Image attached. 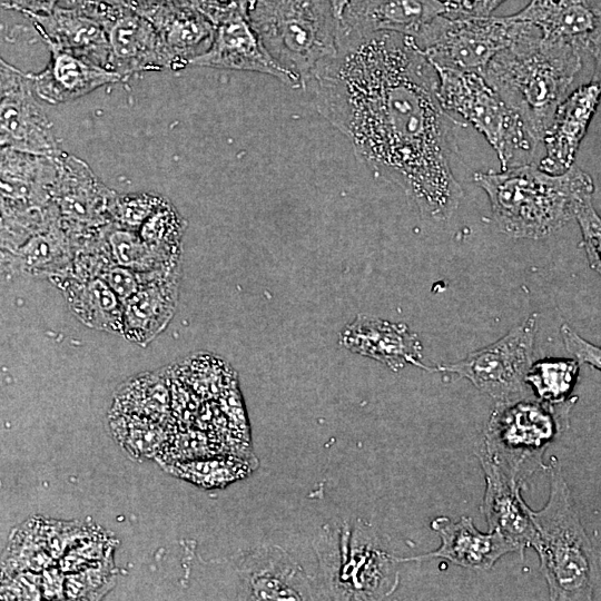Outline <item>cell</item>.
<instances>
[{
  "mask_svg": "<svg viewBox=\"0 0 601 601\" xmlns=\"http://www.w3.org/2000/svg\"><path fill=\"white\" fill-rule=\"evenodd\" d=\"M137 233L149 244L178 254L184 220L176 208L165 199Z\"/></svg>",
  "mask_w": 601,
  "mask_h": 601,
  "instance_id": "obj_31",
  "label": "cell"
},
{
  "mask_svg": "<svg viewBox=\"0 0 601 601\" xmlns=\"http://www.w3.org/2000/svg\"><path fill=\"white\" fill-rule=\"evenodd\" d=\"M166 470L203 489H220L248 476L254 466L236 454H213L170 463Z\"/></svg>",
  "mask_w": 601,
  "mask_h": 601,
  "instance_id": "obj_29",
  "label": "cell"
},
{
  "mask_svg": "<svg viewBox=\"0 0 601 601\" xmlns=\"http://www.w3.org/2000/svg\"><path fill=\"white\" fill-rule=\"evenodd\" d=\"M549 497L538 511L530 508L535 528L532 546L540 559L549 598L555 601L592 600L598 579V559L555 456L546 466Z\"/></svg>",
  "mask_w": 601,
  "mask_h": 601,
  "instance_id": "obj_4",
  "label": "cell"
},
{
  "mask_svg": "<svg viewBox=\"0 0 601 601\" xmlns=\"http://www.w3.org/2000/svg\"><path fill=\"white\" fill-rule=\"evenodd\" d=\"M577 398L558 404L535 396L496 402L476 455L485 457L523 486L533 473L546 470L544 453L568 427Z\"/></svg>",
  "mask_w": 601,
  "mask_h": 601,
  "instance_id": "obj_6",
  "label": "cell"
},
{
  "mask_svg": "<svg viewBox=\"0 0 601 601\" xmlns=\"http://www.w3.org/2000/svg\"><path fill=\"white\" fill-rule=\"evenodd\" d=\"M246 16L272 57L306 88L338 50V21L331 0H247Z\"/></svg>",
  "mask_w": 601,
  "mask_h": 601,
  "instance_id": "obj_5",
  "label": "cell"
},
{
  "mask_svg": "<svg viewBox=\"0 0 601 601\" xmlns=\"http://www.w3.org/2000/svg\"><path fill=\"white\" fill-rule=\"evenodd\" d=\"M189 66L259 72L302 88L300 80L272 57L244 13L217 24L210 47Z\"/></svg>",
  "mask_w": 601,
  "mask_h": 601,
  "instance_id": "obj_14",
  "label": "cell"
},
{
  "mask_svg": "<svg viewBox=\"0 0 601 601\" xmlns=\"http://www.w3.org/2000/svg\"><path fill=\"white\" fill-rule=\"evenodd\" d=\"M446 11L437 0H351L338 21V43L382 31L415 37Z\"/></svg>",
  "mask_w": 601,
  "mask_h": 601,
  "instance_id": "obj_16",
  "label": "cell"
},
{
  "mask_svg": "<svg viewBox=\"0 0 601 601\" xmlns=\"http://www.w3.org/2000/svg\"><path fill=\"white\" fill-rule=\"evenodd\" d=\"M538 314L533 313L497 341L433 371L469 380L496 402L525 396V376L533 363Z\"/></svg>",
  "mask_w": 601,
  "mask_h": 601,
  "instance_id": "obj_9",
  "label": "cell"
},
{
  "mask_svg": "<svg viewBox=\"0 0 601 601\" xmlns=\"http://www.w3.org/2000/svg\"><path fill=\"white\" fill-rule=\"evenodd\" d=\"M79 9L102 26L109 43L108 69L124 81L139 72L168 69L155 27L121 0L88 1Z\"/></svg>",
  "mask_w": 601,
  "mask_h": 601,
  "instance_id": "obj_10",
  "label": "cell"
},
{
  "mask_svg": "<svg viewBox=\"0 0 601 601\" xmlns=\"http://www.w3.org/2000/svg\"><path fill=\"white\" fill-rule=\"evenodd\" d=\"M58 171V157L1 147L2 219L26 218L51 208Z\"/></svg>",
  "mask_w": 601,
  "mask_h": 601,
  "instance_id": "obj_12",
  "label": "cell"
},
{
  "mask_svg": "<svg viewBox=\"0 0 601 601\" xmlns=\"http://www.w3.org/2000/svg\"><path fill=\"white\" fill-rule=\"evenodd\" d=\"M506 0H462L460 11L477 16H490Z\"/></svg>",
  "mask_w": 601,
  "mask_h": 601,
  "instance_id": "obj_37",
  "label": "cell"
},
{
  "mask_svg": "<svg viewBox=\"0 0 601 601\" xmlns=\"http://www.w3.org/2000/svg\"><path fill=\"white\" fill-rule=\"evenodd\" d=\"M245 599L304 600L307 580L302 569L283 550L263 549L240 564Z\"/></svg>",
  "mask_w": 601,
  "mask_h": 601,
  "instance_id": "obj_24",
  "label": "cell"
},
{
  "mask_svg": "<svg viewBox=\"0 0 601 601\" xmlns=\"http://www.w3.org/2000/svg\"><path fill=\"white\" fill-rule=\"evenodd\" d=\"M521 23L511 16L446 11L427 22L413 38L434 67L481 72L511 45Z\"/></svg>",
  "mask_w": 601,
  "mask_h": 601,
  "instance_id": "obj_8",
  "label": "cell"
},
{
  "mask_svg": "<svg viewBox=\"0 0 601 601\" xmlns=\"http://www.w3.org/2000/svg\"><path fill=\"white\" fill-rule=\"evenodd\" d=\"M431 528L440 536V546L417 556L397 558L398 562L444 559L465 569L485 571L505 554L518 553L516 548L500 533L481 532L469 516L457 521L437 516L431 522Z\"/></svg>",
  "mask_w": 601,
  "mask_h": 601,
  "instance_id": "obj_18",
  "label": "cell"
},
{
  "mask_svg": "<svg viewBox=\"0 0 601 601\" xmlns=\"http://www.w3.org/2000/svg\"><path fill=\"white\" fill-rule=\"evenodd\" d=\"M477 457L485 479L481 512L489 530L500 533L523 558L524 551L532 546L535 528L530 515V506L521 494L522 485L485 457Z\"/></svg>",
  "mask_w": 601,
  "mask_h": 601,
  "instance_id": "obj_20",
  "label": "cell"
},
{
  "mask_svg": "<svg viewBox=\"0 0 601 601\" xmlns=\"http://www.w3.org/2000/svg\"><path fill=\"white\" fill-rule=\"evenodd\" d=\"M59 3L60 0H9L8 2H3L2 7L28 16L48 13L58 7Z\"/></svg>",
  "mask_w": 601,
  "mask_h": 601,
  "instance_id": "obj_35",
  "label": "cell"
},
{
  "mask_svg": "<svg viewBox=\"0 0 601 601\" xmlns=\"http://www.w3.org/2000/svg\"><path fill=\"white\" fill-rule=\"evenodd\" d=\"M138 13L157 30L170 70L188 67L213 42L216 26L183 0H152Z\"/></svg>",
  "mask_w": 601,
  "mask_h": 601,
  "instance_id": "obj_15",
  "label": "cell"
},
{
  "mask_svg": "<svg viewBox=\"0 0 601 601\" xmlns=\"http://www.w3.org/2000/svg\"><path fill=\"white\" fill-rule=\"evenodd\" d=\"M585 52L593 59V73L591 80L601 86V14L585 43Z\"/></svg>",
  "mask_w": 601,
  "mask_h": 601,
  "instance_id": "obj_36",
  "label": "cell"
},
{
  "mask_svg": "<svg viewBox=\"0 0 601 601\" xmlns=\"http://www.w3.org/2000/svg\"><path fill=\"white\" fill-rule=\"evenodd\" d=\"M437 86L413 37L382 31L339 42L306 88L362 164L441 221L457 209L463 189L451 168L455 122Z\"/></svg>",
  "mask_w": 601,
  "mask_h": 601,
  "instance_id": "obj_1",
  "label": "cell"
},
{
  "mask_svg": "<svg viewBox=\"0 0 601 601\" xmlns=\"http://www.w3.org/2000/svg\"><path fill=\"white\" fill-rule=\"evenodd\" d=\"M31 73L0 59V146L58 157L63 151L37 100Z\"/></svg>",
  "mask_w": 601,
  "mask_h": 601,
  "instance_id": "obj_11",
  "label": "cell"
},
{
  "mask_svg": "<svg viewBox=\"0 0 601 601\" xmlns=\"http://www.w3.org/2000/svg\"><path fill=\"white\" fill-rule=\"evenodd\" d=\"M106 230L110 258L135 272L148 273L178 266V254L146 242L137 231L110 223Z\"/></svg>",
  "mask_w": 601,
  "mask_h": 601,
  "instance_id": "obj_28",
  "label": "cell"
},
{
  "mask_svg": "<svg viewBox=\"0 0 601 601\" xmlns=\"http://www.w3.org/2000/svg\"><path fill=\"white\" fill-rule=\"evenodd\" d=\"M349 1L351 0H331L332 4L334 7V10H335L336 14L338 16V18H341L344 8L346 7V4Z\"/></svg>",
  "mask_w": 601,
  "mask_h": 601,
  "instance_id": "obj_39",
  "label": "cell"
},
{
  "mask_svg": "<svg viewBox=\"0 0 601 601\" xmlns=\"http://www.w3.org/2000/svg\"><path fill=\"white\" fill-rule=\"evenodd\" d=\"M580 363L573 357H546L532 363L525 383L534 396L558 404L570 398L578 381Z\"/></svg>",
  "mask_w": 601,
  "mask_h": 601,
  "instance_id": "obj_30",
  "label": "cell"
},
{
  "mask_svg": "<svg viewBox=\"0 0 601 601\" xmlns=\"http://www.w3.org/2000/svg\"><path fill=\"white\" fill-rule=\"evenodd\" d=\"M434 68L442 107L469 121L486 139L497 155L501 169L514 166L516 156L533 148L535 141L521 118L481 72Z\"/></svg>",
  "mask_w": 601,
  "mask_h": 601,
  "instance_id": "obj_7",
  "label": "cell"
},
{
  "mask_svg": "<svg viewBox=\"0 0 601 601\" xmlns=\"http://www.w3.org/2000/svg\"><path fill=\"white\" fill-rule=\"evenodd\" d=\"M60 286L76 316L91 328L121 334L124 300L100 277H61Z\"/></svg>",
  "mask_w": 601,
  "mask_h": 601,
  "instance_id": "obj_26",
  "label": "cell"
},
{
  "mask_svg": "<svg viewBox=\"0 0 601 601\" xmlns=\"http://www.w3.org/2000/svg\"><path fill=\"white\" fill-rule=\"evenodd\" d=\"M601 86L592 80L571 91L559 106L543 137L545 155L539 167L549 174H562L573 165L580 144L597 111Z\"/></svg>",
  "mask_w": 601,
  "mask_h": 601,
  "instance_id": "obj_19",
  "label": "cell"
},
{
  "mask_svg": "<svg viewBox=\"0 0 601 601\" xmlns=\"http://www.w3.org/2000/svg\"><path fill=\"white\" fill-rule=\"evenodd\" d=\"M511 17L533 23L546 37L571 41L584 52L598 18L590 0H531Z\"/></svg>",
  "mask_w": 601,
  "mask_h": 601,
  "instance_id": "obj_25",
  "label": "cell"
},
{
  "mask_svg": "<svg viewBox=\"0 0 601 601\" xmlns=\"http://www.w3.org/2000/svg\"><path fill=\"white\" fill-rule=\"evenodd\" d=\"M560 334L571 357L601 372V345L584 339L566 323L561 325Z\"/></svg>",
  "mask_w": 601,
  "mask_h": 601,
  "instance_id": "obj_34",
  "label": "cell"
},
{
  "mask_svg": "<svg viewBox=\"0 0 601 601\" xmlns=\"http://www.w3.org/2000/svg\"><path fill=\"white\" fill-rule=\"evenodd\" d=\"M521 27L509 47L481 71L521 118L529 136L542 141L582 66L578 45L546 37L533 23Z\"/></svg>",
  "mask_w": 601,
  "mask_h": 601,
  "instance_id": "obj_2",
  "label": "cell"
},
{
  "mask_svg": "<svg viewBox=\"0 0 601 601\" xmlns=\"http://www.w3.org/2000/svg\"><path fill=\"white\" fill-rule=\"evenodd\" d=\"M581 230V246L590 267L601 276V216L592 204V196L584 198L577 208L575 217Z\"/></svg>",
  "mask_w": 601,
  "mask_h": 601,
  "instance_id": "obj_33",
  "label": "cell"
},
{
  "mask_svg": "<svg viewBox=\"0 0 601 601\" xmlns=\"http://www.w3.org/2000/svg\"><path fill=\"white\" fill-rule=\"evenodd\" d=\"M164 200V197L150 193L116 194L110 210L111 223L138 231Z\"/></svg>",
  "mask_w": 601,
  "mask_h": 601,
  "instance_id": "obj_32",
  "label": "cell"
},
{
  "mask_svg": "<svg viewBox=\"0 0 601 601\" xmlns=\"http://www.w3.org/2000/svg\"><path fill=\"white\" fill-rule=\"evenodd\" d=\"M58 178L53 203L61 226L69 233L83 234L111 223L110 210L116 193L107 188L80 158L58 156Z\"/></svg>",
  "mask_w": 601,
  "mask_h": 601,
  "instance_id": "obj_13",
  "label": "cell"
},
{
  "mask_svg": "<svg viewBox=\"0 0 601 601\" xmlns=\"http://www.w3.org/2000/svg\"><path fill=\"white\" fill-rule=\"evenodd\" d=\"M590 6L597 16L601 14V0H590Z\"/></svg>",
  "mask_w": 601,
  "mask_h": 601,
  "instance_id": "obj_41",
  "label": "cell"
},
{
  "mask_svg": "<svg viewBox=\"0 0 601 601\" xmlns=\"http://www.w3.org/2000/svg\"><path fill=\"white\" fill-rule=\"evenodd\" d=\"M437 1L441 2L443 6H445L447 11H460L461 4H462V0H437Z\"/></svg>",
  "mask_w": 601,
  "mask_h": 601,
  "instance_id": "obj_38",
  "label": "cell"
},
{
  "mask_svg": "<svg viewBox=\"0 0 601 601\" xmlns=\"http://www.w3.org/2000/svg\"><path fill=\"white\" fill-rule=\"evenodd\" d=\"M339 344L346 349L373 358L393 372L414 365L433 372L422 363L423 346L406 324L359 314L343 328Z\"/></svg>",
  "mask_w": 601,
  "mask_h": 601,
  "instance_id": "obj_17",
  "label": "cell"
},
{
  "mask_svg": "<svg viewBox=\"0 0 601 601\" xmlns=\"http://www.w3.org/2000/svg\"><path fill=\"white\" fill-rule=\"evenodd\" d=\"M474 183L487 195L500 233L521 239L550 236L575 217L580 203L593 196L591 176L573 165L562 174L522 164L500 171H476Z\"/></svg>",
  "mask_w": 601,
  "mask_h": 601,
  "instance_id": "obj_3",
  "label": "cell"
},
{
  "mask_svg": "<svg viewBox=\"0 0 601 601\" xmlns=\"http://www.w3.org/2000/svg\"><path fill=\"white\" fill-rule=\"evenodd\" d=\"M88 1H96V0H60L59 6L79 8L80 6H82L83 3Z\"/></svg>",
  "mask_w": 601,
  "mask_h": 601,
  "instance_id": "obj_40",
  "label": "cell"
},
{
  "mask_svg": "<svg viewBox=\"0 0 601 601\" xmlns=\"http://www.w3.org/2000/svg\"><path fill=\"white\" fill-rule=\"evenodd\" d=\"M67 234L60 219L32 234L13 252L17 266L30 273H61L71 256Z\"/></svg>",
  "mask_w": 601,
  "mask_h": 601,
  "instance_id": "obj_27",
  "label": "cell"
},
{
  "mask_svg": "<svg viewBox=\"0 0 601 601\" xmlns=\"http://www.w3.org/2000/svg\"><path fill=\"white\" fill-rule=\"evenodd\" d=\"M47 47L87 58L108 69L109 43L102 26L79 8L58 6L43 14H28Z\"/></svg>",
  "mask_w": 601,
  "mask_h": 601,
  "instance_id": "obj_23",
  "label": "cell"
},
{
  "mask_svg": "<svg viewBox=\"0 0 601 601\" xmlns=\"http://www.w3.org/2000/svg\"><path fill=\"white\" fill-rule=\"evenodd\" d=\"M48 50L47 67L31 73L35 92L42 101L51 105L70 102L106 85L124 81L117 72L87 58L56 47H48Z\"/></svg>",
  "mask_w": 601,
  "mask_h": 601,
  "instance_id": "obj_21",
  "label": "cell"
},
{
  "mask_svg": "<svg viewBox=\"0 0 601 601\" xmlns=\"http://www.w3.org/2000/svg\"><path fill=\"white\" fill-rule=\"evenodd\" d=\"M178 266L142 284L122 303L121 334L145 345L166 328L178 296Z\"/></svg>",
  "mask_w": 601,
  "mask_h": 601,
  "instance_id": "obj_22",
  "label": "cell"
}]
</instances>
